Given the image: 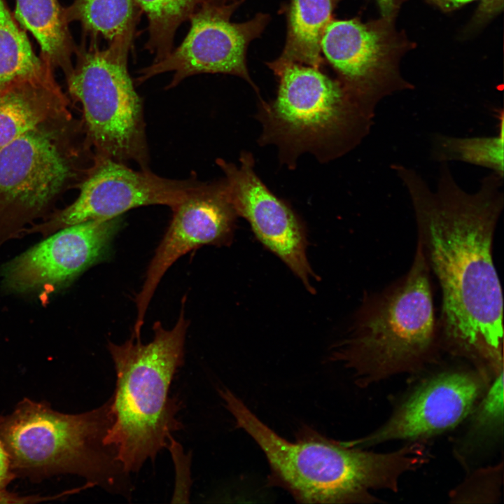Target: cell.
I'll return each instance as SVG.
<instances>
[{
	"label": "cell",
	"mask_w": 504,
	"mask_h": 504,
	"mask_svg": "<svg viewBox=\"0 0 504 504\" xmlns=\"http://www.w3.org/2000/svg\"><path fill=\"white\" fill-rule=\"evenodd\" d=\"M391 169L410 195L417 246L441 289V342L476 368L497 373L503 368V295L492 244L504 206V177L491 172L469 193L441 163L433 191L414 169L400 164Z\"/></svg>",
	"instance_id": "6da1fadb"
},
{
	"label": "cell",
	"mask_w": 504,
	"mask_h": 504,
	"mask_svg": "<svg viewBox=\"0 0 504 504\" xmlns=\"http://www.w3.org/2000/svg\"><path fill=\"white\" fill-rule=\"evenodd\" d=\"M218 392L236 427L246 431L265 454L269 484L284 489L300 503L380 502L372 491L397 492L402 476L427 459L419 444L376 453L328 438L306 426L290 442L261 421L231 391L223 388Z\"/></svg>",
	"instance_id": "7a4b0ae2"
},
{
	"label": "cell",
	"mask_w": 504,
	"mask_h": 504,
	"mask_svg": "<svg viewBox=\"0 0 504 504\" xmlns=\"http://www.w3.org/2000/svg\"><path fill=\"white\" fill-rule=\"evenodd\" d=\"M186 299L172 329L155 322L150 342L144 344L132 336L121 344L108 342L116 384L111 397L112 423L105 442L129 474L138 472L146 461H154L167 447L172 433L183 427L176 416L181 403L169 396V388L184 363L189 326Z\"/></svg>",
	"instance_id": "3957f363"
},
{
	"label": "cell",
	"mask_w": 504,
	"mask_h": 504,
	"mask_svg": "<svg viewBox=\"0 0 504 504\" xmlns=\"http://www.w3.org/2000/svg\"><path fill=\"white\" fill-rule=\"evenodd\" d=\"M112 423L111 398L80 414L54 410L46 402L24 398L0 421V438L15 477L34 482L59 474L80 476L130 498V474L105 438Z\"/></svg>",
	"instance_id": "277c9868"
},
{
	"label": "cell",
	"mask_w": 504,
	"mask_h": 504,
	"mask_svg": "<svg viewBox=\"0 0 504 504\" xmlns=\"http://www.w3.org/2000/svg\"><path fill=\"white\" fill-rule=\"evenodd\" d=\"M429 273L417 246L407 274L365 302L333 347L331 360L353 370L358 386L419 372L431 361L440 337Z\"/></svg>",
	"instance_id": "5b68a950"
},
{
	"label": "cell",
	"mask_w": 504,
	"mask_h": 504,
	"mask_svg": "<svg viewBox=\"0 0 504 504\" xmlns=\"http://www.w3.org/2000/svg\"><path fill=\"white\" fill-rule=\"evenodd\" d=\"M268 66L279 89L272 102L262 104L261 141L278 146L287 163L304 152L341 156L370 133L374 118L340 80L294 62L276 59Z\"/></svg>",
	"instance_id": "8992f818"
},
{
	"label": "cell",
	"mask_w": 504,
	"mask_h": 504,
	"mask_svg": "<svg viewBox=\"0 0 504 504\" xmlns=\"http://www.w3.org/2000/svg\"><path fill=\"white\" fill-rule=\"evenodd\" d=\"M77 47L76 66L66 76L69 91L83 108L86 139L95 155L149 169L142 101L129 74L130 49L97 38Z\"/></svg>",
	"instance_id": "52a82bcc"
},
{
	"label": "cell",
	"mask_w": 504,
	"mask_h": 504,
	"mask_svg": "<svg viewBox=\"0 0 504 504\" xmlns=\"http://www.w3.org/2000/svg\"><path fill=\"white\" fill-rule=\"evenodd\" d=\"M39 126L0 150V244L38 216L71 179L89 173Z\"/></svg>",
	"instance_id": "ba28073f"
},
{
	"label": "cell",
	"mask_w": 504,
	"mask_h": 504,
	"mask_svg": "<svg viewBox=\"0 0 504 504\" xmlns=\"http://www.w3.org/2000/svg\"><path fill=\"white\" fill-rule=\"evenodd\" d=\"M243 0L204 4L189 18L190 29L182 43L162 59L142 68L138 84L166 72H173L167 89L200 74H227L239 76L255 88L246 66L249 43L258 38L270 16L258 13L244 22H232L231 16Z\"/></svg>",
	"instance_id": "9c48e42d"
},
{
	"label": "cell",
	"mask_w": 504,
	"mask_h": 504,
	"mask_svg": "<svg viewBox=\"0 0 504 504\" xmlns=\"http://www.w3.org/2000/svg\"><path fill=\"white\" fill-rule=\"evenodd\" d=\"M122 224L120 216L54 232L1 267L3 288L10 293L46 295L66 288L85 270L110 258Z\"/></svg>",
	"instance_id": "30bf717a"
},
{
	"label": "cell",
	"mask_w": 504,
	"mask_h": 504,
	"mask_svg": "<svg viewBox=\"0 0 504 504\" xmlns=\"http://www.w3.org/2000/svg\"><path fill=\"white\" fill-rule=\"evenodd\" d=\"M200 183L162 177L149 169L134 170L128 164L95 155L80 193L70 205L31 231L45 235L90 220H108L144 206L164 205L172 210Z\"/></svg>",
	"instance_id": "8fae6325"
},
{
	"label": "cell",
	"mask_w": 504,
	"mask_h": 504,
	"mask_svg": "<svg viewBox=\"0 0 504 504\" xmlns=\"http://www.w3.org/2000/svg\"><path fill=\"white\" fill-rule=\"evenodd\" d=\"M491 377L477 368L437 374L414 391L374 431L347 443L360 447L395 440H418L452 429L475 409Z\"/></svg>",
	"instance_id": "7c38bea8"
},
{
	"label": "cell",
	"mask_w": 504,
	"mask_h": 504,
	"mask_svg": "<svg viewBox=\"0 0 504 504\" xmlns=\"http://www.w3.org/2000/svg\"><path fill=\"white\" fill-rule=\"evenodd\" d=\"M170 225L148 267L135 298L136 318L132 335L141 337L148 304L165 272L181 256L204 245L230 246L238 216L223 181L201 182L172 209Z\"/></svg>",
	"instance_id": "4fadbf2b"
},
{
	"label": "cell",
	"mask_w": 504,
	"mask_h": 504,
	"mask_svg": "<svg viewBox=\"0 0 504 504\" xmlns=\"http://www.w3.org/2000/svg\"><path fill=\"white\" fill-rule=\"evenodd\" d=\"M239 160V166L220 158L216 160L225 174V189L237 216L247 220L262 245L279 258L307 290L314 293L311 281L318 277L308 260L307 240L301 222L256 175L251 154L243 153Z\"/></svg>",
	"instance_id": "5bb4252c"
},
{
	"label": "cell",
	"mask_w": 504,
	"mask_h": 504,
	"mask_svg": "<svg viewBox=\"0 0 504 504\" xmlns=\"http://www.w3.org/2000/svg\"><path fill=\"white\" fill-rule=\"evenodd\" d=\"M387 34L358 20H331L321 51L365 111L374 118L378 103L400 85L391 78Z\"/></svg>",
	"instance_id": "9a60e30c"
},
{
	"label": "cell",
	"mask_w": 504,
	"mask_h": 504,
	"mask_svg": "<svg viewBox=\"0 0 504 504\" xmlns=\"http://www.w3.org/2000/svg\"><path fill=\"white\" fill-rule=\"evenodd\" d=\"M66 105L53 75L1 88L0 150L52 118H69Z\"/></svg>",
	"instance_id": "2e32d148"
},
{
	"label": "cell",
	"mask_w": 504,
	"mask_h": 504,
	"mask_svg": "<svg viewBox=\"0 0 504 504\" xmlns=\"http://www.w3.org/2000/svg\"><path fill=\"white\" fill-rule=\"evenodd\" d=\"M15 17L35 37L41 58L67 76L73 69L71 57L77 46L69 29L64 8L57 0H16Z\"/></svg>",
	"instance_id": "e0dca14e"
},
{
	"label": "cell",
	"mask_w": 504,
	"mask_h": 504,
	"mask_svg": "<svg viewBox=\"0 0 504 504\" xmlns=\"http://www.w3.org/2000/svg\"><path fill=\"white\" fill-rule=\"evenodd\" d=\"M64 10L68 22L78 21L85 35L130 49L142 14L135 0H74Z\"/></svg>",
	"instance_id": "ac0fdd59"
},
{
	"label": "cell",
	"mask_w": 504,
	"mask_h": 504,
	"mask_svg": "<svg viewBox=\"0 0 504 504\" xmlns=\"http://www.w3.org/2000/svg\"><path fill=\"white\" fill-rule=\"evenodd\" d=\"M332 0H291L286 43L277 59L320 69L321 40L332 20Z\"/></svg>",
	"instance_id": "d6986e66"
},
{
	"label": "cell",
	"mask_w": 504,
	"mask_h": 504,
	"mask_svg": "<svg viewBox=\"0 0 504 504\" xmlns=\"http://www.w3.org/2000/svg\"><path fill=\"white\" fill-rule=\"evenodd\" d=\"M52 68L33 51L6 2L0 0V89L52 75Z\"/></svg>",
	"instance_id": "ffe728a7"
},
{
	"label": "cell",
	"mask_w": 504,
	"mask_h": 504,
	"mask_svg": "<svg viewBox=\"0 0 504 504\" xmlns=\"http://www.w3.org/2000/svg\"><path fill=\"white\" fill-rule=\"evenodd\" d=\"M499 130L493 136L456 137L435 134L431 136L430 159L437 162L459 161L489 169L504 177L503 113Z\"/></svg>",
	"instance_id": "44dd1931"
},
{
	"label": "cell",
	"mask_w": 504,
	"mask_h": 504,
	"mask_svg": "<svg viewBox=\"0 0 504 504\" xmlns=\"http://www.w3.org/2000/svg\"><path fill=\"white\" fill-rule=\"evenodd\" d=\"M234 0H135L148 19V41L145 48L153 62L164 58L174 48L178 28L202 6L225 4Z\"/></svg>",
	"instance_id": "7402d4cb"
},
{
	"label": "cell",
	"mask_w": 504,
	"mask_h": 504,
	"mask_svg": "<svg viewBox=\"0 0 504 504\" xmlns=\"http://www.w3.org/2000/svg\"><path fill=\"white\" fill-rule=\"evenodd\" d=\"M480 401L465 438L466 445L471 448L493 442L503 435V370L493 377Z\"/></svg>",
	"instance_id": "603a6c76"
},
{
	"label": "cell",
	"mask_w": 504,
	"mask_h": 504,
	"mask_svg": "<svg viewBox=\"0 0 504 504\" xmlns=\"http://www.w3.org/2000/svg\"><path fill=\"white\" fill-rule=\"evenodd\" d=\"M169 448L176 469V484L172 503H188L191 486L190 454L184 453L181 445L172 436L169 438Z\"/></svg>",
	"instance_id": "cb8c5ba5"
},
{
	"label": "cell",
	"mask_w": 504,
	"mask_h": 504,
	"mask_svg": "<svg viewBox=\"0 0 504 504\" xmlns=\"http://www.w3.org/2000/svg\"><path fill=\"white\" fill-rule=\"evenodd\" d=\"M64 493L56 496L42 497L40 496H21L14 493L8 492L6 488L0 489V503H34L46 500L55 499L63 496Z\"/></svg>",
	"instance_id": "d4e9b609"
},
{
	"label": "cell",
	"mask_w": 504,
	"mask_h": 504,
	"mask_svg": "<svg viewBox=\"0 0 504 504\" xmlns=\"http://www.w3.org/2000/svg\"><path fill=\"white\" fill-rule=\"evenodd\" d=\"M1 418L2 416L0 415V421ZM15 478L8 454L0 438V489L6 488Z\"/></svg>",
	"instance_id": "484cf974"
},
{
	"label": "cell",
	"mask_w": 504,
	"mask_h": 504,
	"mask_svg": "<svg viewBox=\"0 0 504 504\" xmlns=\"http://www.w3.org/2000/svg\"><path fill=\"white\" fill-rule=\"evenodd\" d=\"M380 8L382 15L389 17L395 7V0H376Z\"/></svg>",
	"instance_id": "4316f807"
},
{
	"label": "cell",
	"mask_w": 504,
	"mask_h": 504,
	"mask_svg": "<svg viewBox=\"0 0 504 504\" xmlns=\"http://www.w3.org/2000/svg\"><path fill=\"white\" fill-rule=\"evenodd\" d=\"M438 2L446 8H454L459 6H461L463 4H465L466 3H468L470 1H472L473 0H438Z\"/></svg>",
	"instance_id": "83f0119b"
}]
</instances>
